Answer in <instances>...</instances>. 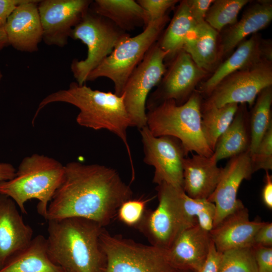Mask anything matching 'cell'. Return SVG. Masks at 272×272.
<instances>
[{
	"label": "cell",
	"mask_w": 272,
	"mask_h": 272,
	"mask_svg": "<svg viewBox=\"0 0 272 272\" xmlns=\"http://www.w3.org/2000/svg\"><path fill=\"white\" fill-rule=\"evenodd\" d=\"M133 192L115 169L97 164L71 162L50 201L47 221L81 217L108 225Z\"/></svg>",
	"instance_id": "obj_1"
},
{
	"label": "cell",
	"mask_w": 272,
	"mask_h": 272,
	"mask_svg": "<svg viewBox=\"0 0 272 272\" xmlns=\"http://www.w3.org/2000/svg\"><path fill=\"white\" fill-rule=\"evenodd\" d=\"M104 228L81 217L48 221L50 259L63 272H105L107 258L100 241Z\"/></svg>",
	"instance_id": "obj_2"
},
{
	"label": "cell",
	"mask_w": 272,
	"mask_h": 272,
	"mask_svg": "<svg viewBox=\"0 0 272 272\" xmlns=\"http://www.w3.org/2000/svg\"><path fill=\"white\" fill-rule=\"evenodd\" d=\"M64 102L77 107L76 121L81 126L95 130L105 129L118 136L124 144L133 174L132 156L127 138V129L133 126L124 102V96L93 90L85 84L72 82L67 89L59 90L45 97L40 103L33 122L39 111L53 102Z\"/></svg>",
	"instance_id": "obj_3"
},
{
	"label": "cell",
	"mask_w": 272,
	"mask_h": 272,
	"mask_svg": "<svg viewBox=\"0 0 272 272\" xmlns=\"http://www.w3.org/2000/svg\"><path fill=\"white\" fill-rule=\"evenodd\" d=\"M201 98L193 93L182 104L172 99L162 101L148 109L147 126L155 137L171 136L181 142L185 154L189 153L211 157L201 125Z\"/></svg>",
	"instance_id": "obj_4"
},
{
	"label": "cell",
	"mask_w": 272,
	"mask_h": 272,
	"mask_svg": "<svg viewBox=\"0 0 272 272\" xmlns=\"http://www.w3.org/2000/svg\"><path fill=\"white\" fill-rule=\"evenodd\" d=\"M64 172V165L57 160L34 154L22 160L13 178L0 184V193L11 198L23 214H27L25 203L31 199H37V212L45 218Z\"/></svg>",
	"instance_id": "obj_5"
},
{
	"label": "cell",
	"mask_w": 272,
	"mask_h": 272,
	"mask_svg": "<svg viewBox=\"0 0 272 272\" xmlns=\"http://www.w3.org/2000/svg\"><path fill=\"white\" fill-rule=\"evenodd\" d=\"M169 21L167 14L150 22L138 35L121 39L112 52L89 74L87 81L105 77L114 85V93L122 95L125 84L146 53L160 38Z\"/></svg>",
	"instance_id": "obj_6"
},
{
	"label": "cell",
	"mask_w": 272,
	"mask_h": 272,
	"mask_svg": "<svg viewBox=\"0 0 272 272\" xmlns=\"http://www.w3.org/2000/svg\"><path fill=\"white\" fill-rule=\"evenodd\" d=\"M159 203L154 210L145 211L136 227L150 244L168 250L185 229L197 224L186 212L181 199L183 189L163 183L158 185Z\"/></svg>",
	"instance_id": "obj_7"
},
{
	"label": "cell",
	"mask_w": 272,
	"mask_h": 272,
	"mask_svg": "<svg viewBox=\"0 0 272 272\" xmlns=\"http://www.w3.org/2000/svg\"><path fill=\"white\" fill-rule=\"evenodd\" d=\"M129 35L108 19L90 9L72 30L70 37L80 40L87 47L85 59H74L71 70L76 82L82 85L91 72L113 51L118 42Z\"/></svg>",
	"instance_id": "obj_8"
},
{
	"label": "cell",
	"mask_w": 272,
	"mask_h": 272,
	"mask_svg": "<svg viewBox=\"0 0 272 272\" xmlns=\"http://www.w3.org/2000/svg\"><path fill=\"white\" fill-rule=\"evenodd\" d=\"M100 241L107 258L105 272H175L176 270L168 260L167 250L112 235L105 228Z\"/></svg>",
	"instance_id": "obj_9"
},
{
	"label": "cell",
	"mask_w": 272,
	"mask_h": 272,
	"mask_svg": "<svg viewBox=\"0 0 272 272\" xmlns=\"http://www.w3.org/2000/svg\"><path fill=\"white\" fill-rule=\"evenodd\" d=\"M168 53L160 47L157 41L146 53L125 84L122 95L133 126L141 129L147 125V98L166 72L164 61Z\"/></svg>",
	"instance_id": "obj_10"
},
{
	"label": "cell",
	"mask_w": 272,
	"mask_h": 272,
	"mask_svg": "<svg viewBox=\"0 0 272 272\" xmlns=\"http://www.w3.org/2000/svg\"><path fill=\"white\" fill-rule=\"evenodd\" d=\"M271 85V62L262 60L225 78L201 103V106L220 107L228 104L247 103L251 108L258 95Z\"/></svg>",
	"instance_id": "obj_11"
},
{
	"label": "cell",
	"mask_w": 272,
	"mask_h": 272,
	"mask_svg": "<svg viewBox=\"0 0 272 272\" xmlns=\"http://www.w3.org/2000/svg\"><path fill=\"white\" fill-rule=\"evenodd\" d=\"M144 162L155 168L153 182L183 188V161L186 157L179 140L171 136H154L147 126L140 129Z\"/></svg>",
	"instance_id": "obj_12"
},
{
	"label": "cell",
	"mask_w": 272,
	"mask_h": 272,
	"mask_svg": "<svg viewBox=\"0 0 272 272\" xmlns=\"http://www.w3.org/2000/svg\"><path fill=\"white\" fill-rule=\"evenodd\" d=\"M92 1H39L38 9L44 43L60 47L65 46L72 30L89 11Z\"/></svg>",
	"instance_id": "obj_13"
},
{
	"label": "cell",
	"mask_w": 272,
	"mask_h": 272,
	"mask_svg": "<svg viewBox=\"0 0 272 272\" xmlns=\"http://www.w3.org/2000/svg\"><path fill=\"white\" fill-rule=\"evenodd\" d=\"M207 72L199 67L183 49L172 58L157 89L146 102L149 109L166 100H174L178 105L183 104Z\"/></svg>",
	"instance_id": "obj_14"
},
{
	"label": "cell",
	"mask_w": 272,
	"mask_h": 272,
	"mask_svg": "<svg viewBox=\"0 0 272 272\" xmlns=\"http://www.w3.org/2000/svg\"><path fill=\"white\" fill-rule=\"evenodd\" d=\"M254 173L249 150L231 158L225 167L222 168L218 184L208 199L216 207L213 227L228 215L244 206L237 198L238 190L242 182L250 179Z\"/></svg>",
	"instance_id": "obj_15"
},
{
	"label": "cell",
	"mask_w": 272,
	"mask_h": 272,
	"mask_svg": "<svg viewBox=\"0 0 272 272\" xmlns=\"http://www.w3.org/2000/svg\"><path fill=\"white\" fill-rule=\"evenodd\" d=\"M38 0H24L9 16L5 26L9 45L23 52L38 50L43 31L38 12Z\"/></svg>",
	"instance_id": "obj_16"
},
{
	"label": "cell",
	"mask_w": 272,
	"mask_h": 272,
	"mask_svg": "<svg viewBox=\"0 0 272 272\" xmlns=\"http://www.w3.org/2000/svg\"><path fill=\"white\" fill-rule=\"evenodd\" d=\"M32 228L26 224L15 201L0 193V269L33 239Z\"/></svg>",
	"instance_id": "obj_17"
},
{
	"label": "cell",
	"mask_w": 272,
	"mask_h": 272,
	"mask_svg": "<svg viewBox=\"0 0 272 272\" xmlns=\"http://www.w3.org/2000/svg\"><path fill=\"white\" fill-rule=\"evenodd\" d=\"M265 222L250 221L244 206L237 209L209 232L210 238L220 252L228 250L252 247L254 235Z\"/></svg>",
	"instance_id": "obj_18"
},
{
	"label": "cell",
	"mask_w": 272,
	"mask_h": 272,
	"mask_svg": "<svg viewBox=\"0 0 272 272\" xmlns=\"http://www.w3.org/2000/svg\"><path fill=\"white\" fill-rule=\"evenodd\" d=\"M211 239L209 232L198 224L183 231L167 250L168 260L175 269L197 272L208 255Z\"/></svg>",
	"instance_id": "obj_19"
},
{
	"label": "cell",
	"mask_w": 272,
	"mask_h": 272,
	"mask_svg": "<svg viewBox=\"0 0 272 272\" xmlns=\"http://www.w3.org/2000/svg\"><path fill=\"white\" fill-rule=\"evenodd\" d=\"M213 155L208 157L192 154L183 161V189L189 197L208 199L219 182L222 168Z\"/></svg>",
	"instance_id": "obj_20"
},
{
	"label": "cell",
	"mask_w": 272,
	"mask_h": 272,
	"mask_svg": "<svg viewBox=\"0 0 272 272\" xmlns=\"http://www.w3.org/2000/svg\"><path fill=\"white\" fill-rule=\"evenodd\" d=\"M272 20L271 1H258L247 8L241 19L224 33L220 44L222 54L231 52L245 38L268 26Z\"/></svg>",
	"instance_id": "obj_21"
},
{
	"label": "cell",
	"mask_w": 272,
	"mask_h": 272,
	"mask_svg": "<svg viewBox=\"0 0 272 272\" xmlns=\"http://www.w3.org/2000/svg\"><path fill=\"white\" fill-rule=\"evenodd\" d=\"M255 33L240 43L235 51L216 70L200 87V92L209 96L215 87L231 74L251 67L262 60L260 42Z\"/></svg>",
	"instance_id": "obj_22"
},
{
	"label": "cell",
	"mask_w": 272,
	"mask_h": 272,
	"mask_svg": "<svg viewBox=\"0 0 272 272\" xmlns=\"http://www.w3.org/2000/svg\"><path fill=\"white\" fill-rule=\"evenodd\" d=\"M90 9L127 33L137 28L144 29L148 25L146 14L134 0H95Z\"/></svg>",
	"instance_id": "obj_23"
},
{
	"label": "cell",
	"mask_w": 272,
	"mask_h": 272,
	"mask_svg": "<svg viewBox=\"0 0 272 272\" xmlns=\"http://www.w3.org/2000/svg\"><path fill=\"white\" fill-rule=\"evenodd\" d=\"M0 272H63L50 259L46 238L38 235L29 245L11 257Z\"/></svg>",
	"instance_id": "obj_24"
},
{
	"label": "cell",
	"mask_w": 272,
	"mask_h": 272,
	"mask_svg": "<svg viewBox=\"0 0 272 272\" xmlns=\"http://www.w3.org/2000/svg\"><path fill=\"white\" fill-rule=\"evenodd\" d=\"M245 105L241 104L238 106L232 122L218 140L213 154L217 162L232 158L249 149V116Z\"/></svg>",
	"instance_id": "obj_25"
},
{
	"label": "cell",
	"mask_w": 272,
	"mask_h": 272,
	"mask_svg": "<svg viewBox=\"0 0 272 272\" xmlns=\"http://www.w3.org/2000/svg\"><path fill=\"white\" fill-rule=\"evenodd\" d=\"M218 32L206 21L197 23L188 35L182 49L199 67L210 71L218 60Z\"/></svg>",
	"instance_id": "obj_26"
},
{
	"label": "cell",
	"mask_w": 272,
	"mask_h": 272,
	"mask_svg": "<svg viewBox=\"0 0 272 272\" xmlns=\"http://www.w3.org/2000/svg\"><path fill=\"white\" fill-rule=\"evenodd\" d=\"M197 24L186 1L180 2L160 41H157L160 47L168 53L166 58H172L182 49L188 35Z\"/></svg>",
	"instance_id": "obj_27"
},
{
	"label": "cell",
	"mask_w": 272,
	"mask_h": 272,
	"mask_svg": "<svg viewBox=\"0 0 272 272\" xmlns=\"http://www.w3.org/2000/svg\"><path fill=\"white\" fill-rule=\"evenodd\" d=\"M238 104H228L220 107H201V125L208 144L214 152L220 137L232 122Z\"/></svg>",
	"instance_id": "obj_28"
},
{
	"label": "cell",
	"mask_w": 272,
	"mask_h": 272,
	"mask_svg": "<svg viewBox=\"0 0 272 272\" xmlns=\"http://www.w3.org/2000/svg\"><path fill=\"white\" fill-rule=\"evenodd\" d=\"M272 88L263 90L257 96L249 118L251 156L256 150L264 135L272 125L271 106Z\"/></svg>",
	"instance_id": "obj_29"
},
{
	"label": "cell",
	"mask_w": 272,
	"mask_h": 272,
	"mask_svg": "<svg viewBox=\"0 0 272 272\" xmlns=\"http://www.w3.org/2000/svg\"><path fill=\"white\" fill-rule=\"evenodd\" d=\"M248 0H216L210 6L205 21L218 32L227 25L235 24L239 13Z\"/></svg>",
	"instance_id": "obj_30"
},
{
	"label": "cell",
	"mask_w": 272,
	"mask_h": 272,
	"mask_svg": "<svg viewBox=\"0 0 272 272\" xmlns=\"http://www.w3.org/2000/svg\"><path fill=\"white\" fill-rule=\"evenodd\" d=\"M218 272H258L253 247L222 252Z\"/></svg>",
	"instance_id": "obj_31"
},
{
	"label": "cell",
	"mask_w": 272,
	"mask_h": 272,
	"mask_svg": "<svg viewBox=\"0 0 272 272\" xmlns=\"http://www.w3.org/2000/svg\"><path fill=\"white\" fill-rule=\"evenodd\" d=\"M181 199L186 213L196 219L203 230L210 232L213 227L216 215L215 204L208 199H195L188 196L182 190Z\"/></svg>",
	"instance_id": "obj_32"
},
{
	"label": "cell",
	"mask_w": 272,
	"mask_h": 272,
	"mask_svg": "<svg viewBox=\"0 0 272 272\" xmlns=\"http://www.w3.org/2000/svg\"><path fill=\"white\" fill-rule=\"evenodd\" d=\"M254 172L272 169V125L270 126L254 154L251 156Z\"/></svg>",
	"instance_id": "obj_33"
},
{
	"label": "cell",
	"mask_w": 272,
	"mask_h": 272,
	"mask_svg": "<svg viewBox=\"0 0 272 272\" xmlns=\"http://www.w3.org/2000/svg\"><path fill=\"white\" fill-rule=\"evenodd\" d=\"M147 202V200L131 198L125 201L118 210V218L125 225L136 227L143 217Z\"/></svg>",
	"instance_id": "obj_34"
},
{
	"label": "cell",
	"mask_w": 272,
	"mask_h": 272,
	"mask_svg": "<svg viewBox=\"0 0 272 272\" xmlns=\"http://www.w3.org/2000/svg\"><path fill=\"white\" fill-rule=\"evenodd\" d=\"M137 2L145 12L148 23H150L166 15L168 11L179 1L177 0H138Z\"/></svg>",
	"instance_id": "obj_35"
},
{
	"label": "cell",
	"mask_w": 272,
	"mask_h": 272,
	"mask_svg": "<svg viewBox=\"0 0 272 272\" xmlns=\"http://www.w3.org/2000/svg\"><path fill=\"white\" fill-rule=\"evenodd\" d=\"M253 248L258 272H272V247Z\"/></svg>",
	"instance_id": "obj_36"
},
{
	"label": "cell",
	"mask_w": 272,
	"mask_h": 272,
	"mask_svg": "<svg viewBox=\"0 0 272 272\" xmlns=\"http://www.w3.org/2000/svg\"><path fill=\"white\" fill-rule=\"evenodd\" d=\"M190 12L197 23L205 21L206 14L214 0H186Z\"/></svg>",
	"instance_id": "obj_37"
},
{
	"label": "cell",
	"mask_w": 272,
	"mask_h": 272,
	"mask_svg": "<svg viewBox=\"0 0 272 272\" xmlns=\"http://www.w3.org/2000/svg\"><path fill=\"white\" fill-rule=\"evenodd\" d=\"M253 247H272V223L265 222L255 233Z\"/></svg>",
	"instance_id": "obj_38"
},
{
	"label": "cell",
	"mask_w": 272,
	"mask_h": 272,
	"mask_svg": "<svg viewBox=\"0 0 272 272\" xmlns=\"http://www.w3.org/2000/svg\"><path fill=\"white\" fill-rule=\"evenodd\" d=\"M221 252L216 248L211 240V246L207 257L203 264L197 272H218Z\"/></svg>",
	"instance_id": "obj_39"
},
{
	"label": "cell",
	"mask_w": 272,
	"mask_h": 272,
	"mask_svg": "<svg viewBox=\"0 0 272 272\" xmlns=\"http://www.w3.org/2000/svg\"><path fill=\"white\" fill-rule=\"evenodd\" d=\"M24 0H0V30H5L7 20L17 6Z\"/></svg>",
	"instance_id": "obj_40"
},
{
	"label": "cell",
	"mask_w": 272,
	"mask_h": 272,
	"mask_svg": "<svg viewBox=\"0 0 272 272\" xmlns=\"http://www.w3.org/2000/svg\"><path fill=\"white\" fill-rule=\"evenodd\" d=\"M264 185L262 190V200L264 205L269 209H272V176L268 171H265Z\"/></svg>",
	"instance_id": "obj_41"
},
{
	"label": "cell",
	"mask_w": 272,
	"mask_h": 272,
	"mask_svg": "<svg viewBox=\"0 0 272 272\" xmlns=\"http://www.w3.org/2000/svg\"><path fill=\"white\" fill-rule=\"evenodd\" d=\"M16 172L14 166L8 163H0V184L13 178Z\"/></svg>",
	"instance_id": "obj_42"
},
{
	"label": "cell",
	"mask_w": 272,
	"mask_h": 272,
	"mask_svg": "<svg viewBox=\"0 0 272 272\" xmlns=\"http://www.w3.org/2000/svg\"><path fill=\"white\" fill-rule=\"evenodd\" d=\"M260 50L263 60L271 62V42L270 41L262 40L260 42Z\"/></svg>",
	"instance_id": "obj_43"
},
{
	"label": "cell",
	"mask_w": 272,
	"mask_h": 272,
	"mask_svg": "<svg viewBox=\"0 0 272 272\" xmlns=\"http://www.w3.org/2000/svg\"><path fill=\"white\" fill-rule=\"evenodd\" d=\"M9 45L7 36L5 30H0V50Z\"/></svg>",
	"instance_id": "obj_44"
},
{
	"label": "cell",
	"mask_w": 272,
	"mask_h": 272,
	"mask_svg": "<svg viewBox=\"0 0 272 272\" xmlns=\"http://www.w3.org/2000/svg\"><path fill=\"white\" fill-rule=\"evenodd\" d=\"M175 272H193L190 270H182V269H176Z\"/></svg>",
	"instance_id": "obj_45"
},
{
	"label": "cell",
	"mask_w": 272,
	"mask_h": 272,
	"mask_svg": "<svg viewBox=\"0 0 272 272\" xmlns=\"http://www.w3.org/2000/svg\"><path fill=\"white\" fill-rule=\"evenodd\" d=\"M2 78H3V74H2V71H1V70L0 69V82L2 80Z\"/></svg>",
	"instance_id": "obj_46"
}]
</instances>
